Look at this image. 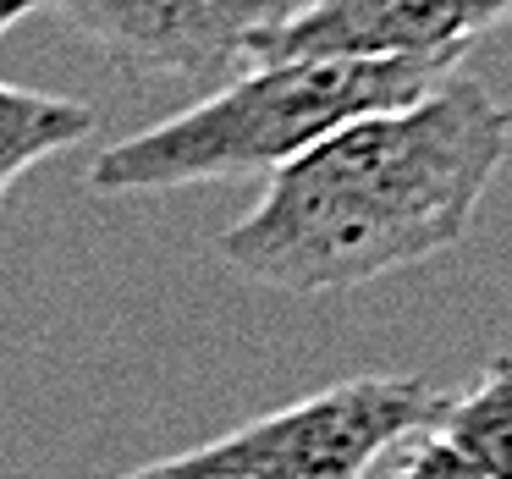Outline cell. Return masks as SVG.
Masks as SVG:
<instances>
[{
	"label": "cell",
	"instance_id": "6da1fadb",
	"mask_svg": "<svg viewBox=\"0 0 512 479\" xmlns=\"http://www.w3.org/2000/svg\"><path fill=\"white\" fill-rule=\"evenodd\" d=\"M507 155L512 111L452 72L281 166L215 248L237 276L292 298L369 287L463 243Z\"/></svg>",
	"mask_w": 512,
	"mask_h": 479
},
{
	"label": "cell",
	"instance_id": "7a4b0ae2",
	"mask_svg": "<svg viewBox=\"0 0 512 479\" xmlns=\"http://www.w3.org/2000/svg\"><path fill=\"white\" fill-rule=\"evenodd\" d=\"M452 72L413 61H270L199 105L100 149L94 193H177L199 182L276 177L336 127L413 105Z\"/></svg>",
	"mask_w": 512,
	"mask_h": 479
},
{
	"label": "cell",
	"instance_id": "3957f363",
	"mask_svg": "<svg viewBox=\"0 0 512 479\" xmlns=\"http://www.w3.org/2000/svg\"><path fill=\"white\" fill-rule=\"evenodd\" d=\"M435 397L413 375H347L127 479H369L408 435L435 424Z\"/></svg>",
	"mask_w": 512,
	"mask_h": 479
},
{
	"label": "cell",
	"instance_id": "277c9868",
	"mask_svg": "<svg viewBox=\"0 0 512 479\" xmlns=\"http://www.w3.org/2000/svg\"><path fill=\"white\" fill-rule=\"evenodd\" d=\"M83 39L144 78L226 89L259 67L265 39L287 23L292 0H45Z\"/></svg>",
	"mask_w": 512,
	"mask_h": 479
},
{
	"label": "cell",
	"instance_id": "5b68a950",
	"mask_svg": "<svg viewBox=\"0 0 512 479\" xmlns=\"http://www.w3.org/2000/svg\"><path fill=\"white\" fill-rule=\"evenodd\" d=\"M512 23V0H309L259 50L270 61H463L479 34Z\"/></svg>",
	"mask_w": 512,
	"mask_h": 479
},
{
	"label": "cell",
	"instance_id": "8992f818",
	"mask_svg": "<svg viewBox=\"0 0 512 479\" xmlns=\"http://www.w3.org/2000/svg\"><path fill=\"white\" fill-rule=\"evenodd\" d=\"M89 133H94V105L0 83V204L17 188V177H28L39 160L83 144Z\"/></svg>",
	"mask_w": 512,
	"mask_h": 479
},
{
	"label": "cell",
	"instance_id": "52a82bcc",
	"mask_svg": "<svg viewBox=\"0 0 512 479\" xmlns=\"http://www.w3.org/2000/svg\"><path fill=\"white\" fill-rule=\"evenodd\" d=\"M430 430L457 446L479 474L512 479V353L490 358L468 391L441 397Z\"/></svg>",
	"mask_w": 512,
	"mask_h": 479
},
{
	"label": "cell",
	"instance_id": "ba28073f",
	"mask_svg": "<svg viewBox=\"0 0 512 479\" xmlns=\"http://www.w3.org/2000/svg\"><path fill=\"white\" fill-rule=\"evenodd\" d=\"M386 479H490L468 463L457 446H446L435 430H419L391 452V474Z\"/></svg>",
	"mask_w": 512,
	"mask_h": 479
},
{
	"label": "cell",
	"instance_id": "9c48e42d",
	"mask_svg": "<svg viewBox=\"0 0 512 479\" xmlns=\"http://www.w3.org/2000/svg\"><path fill=\"white\" fill-rule=\"evenodd\" d=\"M39 6H45V0H0V39L12 34V28L23 23V17H34Z\"/></svg>",
	"mask_w": 512,
	"mask_h": 479
},
{
	"label": "cell",
	"instance_id": "30bf717a",
	"mask_svg": "<svg viewBox=\"0 0 512 479\" xmlns=\"http://www.w3.org/2000/svg\"><path fill=\"white\" fill-rule=\"evenodd\" d=\"M292 6H309V0H292Z\"/></svg>",
	"mask_w": 512,
	"mask_h": 479
}]
</instances>
